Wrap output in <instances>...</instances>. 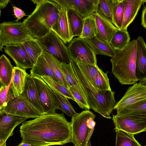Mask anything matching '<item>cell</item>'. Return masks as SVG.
Listing matches in <instances>:
<instances>
[{
    "mask_svg": "<svg viewBox=\"0 0 146 146\" xmlns=\"http://www.w3.org/2000/svg\"><path fill=\"white\" fill-rule=\"evenodd\" d=\"M144 1L146 3V0H144ZM143 9H144L145 12L146 13V5L145 7H144Z\"/></svg>",
    "mask_w": 146,
    "mask_h": 146,
    "instance_id": "46",
    "label": "cell"
},
{
    "mask_svg": "<svg viewBox=\"0 0 146 146\" xmlns=\"http://www.w3.org/2000/svg\"><path fill=\"white\" fill-rule=\"evenodd\" d=\"M123 1L124 10L121 29L127 30L128 27L135 19L144 1L143 0H123Z\"/></svg>",
    "mask_w": 146,
    "mask_h": 146,
    "instance_id": "20",
    "label": "cell"
},
{
    "mask_svg": "<svg viewBox=\"0 0 146 146\" xmlns=\"http://www.w3.org/2000/svg\"><path fill=\"white\" fill-rule=\"evenodd\" d=\"M137 50L135 75L137 80L146 79V44L143 38L139 36L136 40Z\"/></svg>",
    "mask_w": 146,
    "mask_h": 146,
    "instance_id": "19",
    "label": "cell"
},
{
    "mask_svg": "<svg viewBox=\"0 0 146 146\" xmlns=\"http://www.w3.org/2000/svg\"><path fill=\"white\" fill-rule=\"evenodd\" d=\"M145 131H146V130H145Z\"/></svg>",
    "mask_w": 146,
    "mask_h": 146,
    "instance_id": "47",
    "label": "cell"
},
{
    "mask_svg": "<svg viewBox=\"0 0 146 146\" xmlns=\"http://www.w3.org/2000/svg\"><path fill=\"white\" fill-rule=\"evenodd\" d=\"M21 141L32 146L63 145L71 142V122L63 113L45 114L20 127Z\"/></svg>",
    "mask_w": 146,
    "mask_h": 146,
    "instance_id": "1",
    "label": "cell"
},
{
    "mask_svg": "<svg viewBox=\"0 0 146 146\" xmlns=\"http://www.w3.org/2000/svg\"><path fill=\"white\" fill-rule=\"evenodd\" d=\"M95 115L85 110L72 117L71 142L75 146H91L90 139L96 125Z\"/></svg>",
    "mask_w": 146,
    "mask_h": 146,
    "instance_id": "5",
    "label": "cell"
},
{
    "mask_svg": "<svg viewBox=\"0 0 146 146\" xmlns=\"http://www.w3.org/2000/svg\"><path fill=\"white\" fill-rule=\"evenodd\" d=\"M130 39L127 30L118 29L113 34L109 43L114 49H121L127 45Z\"/></svg>",
    "mask_w": 146,
    "mask_h": 146,
    "instance_id": "29",
    "label": "cell"
},
{
    "mask_svg": "<svg viewBox=\"0 0 146 146\" xmlns=\"http://www.w3.org/2000/svg\"><path fill=\"white\" fill-rule=\"evenodd\" d=\"M61 66L66 80L70 87L79 84L71 63L67 64L61 62Z\"/></svg>",
    "mask_w": 146,
    "mask_h": 146,
    "instance_id": "37",
    "label": "cell"
},
{
    "mask_svg": "<svg viewBox=\"0 0 146 146\" xmlns=\"http://www.w3.org/2000/svg\"><path fill=\"white\" fill-rule=\"evenodd\" d=\"M115 146H142L136 140L134 135L116 129Z\"/></svg>",
    "mask_w": 146,
    "mask_h": 146,
    "instance_id": "31",
    "label": "cell"
},
{
    "mask_svg": "<svg viewBox=\"0 0 146 146\" xmlns=\"http://www.w3.org/2000/svg\"><path fill=\"white\" fill-rule=\"evenodd\" d=\"M71 63L77 80L84 91L90 109L104 117L110 119L116 104L115 92L111 90L99 91L92 79L74 60Z\"/></svg>",
    "mask_w": 146,
    "mask_h": 146,
    "instance_id": "2",
    "label": "cell"
},
{
    "mask_svg": "<svg viewBox=\"0 0 146 146\" xmlns=\"http://www.w3.org/2000/svg\"><path fill=\"white\" fill-rule=\"evenodd\" d=\"M137 41H129L121 49H114L110 61L112 72L122 85H131L138 81L136 76L135 68Z\"/></svg>",
    "mask_w": 146,
    "mask_h": 146,
    "instance_id": "4",
    "label": "cell"
},
{
    "mask_svg": "<svg viewBox=\"0 0 146 146\" xmlns=\"http://www.w3.org/2000/svg\"><path fill=\"white\" fill-rule=\"evenodd\" d=\"M13 67L9 59L2 54L0 57V90L9 84L12 79Z\"/></svg>",
    "mask_w": 146,
    "mask_h": 146,
    "instance_id": "23",
    "label": "cell"
},
{
    "mask_svg": "<svg viewBox=\"0 0 146 146\" xmlns=\"http://www.w3.org/2000/svg\"><path fill=\"white\" fill-rule=\"evenodd\" d=\"M23 44L32 64L34 65L43 52L42 47L37 39L34 38L26 40Z\"/></svg>",
    "mask_w": 146,
    "mask_h": 146,
    "instance_id": "28",
    "label": "cell"
},
{
    "mask_svg": "<svg viewBox=\"0 0 146 146\" xmlns=\"http://www.w3.org/2000/svg\"><path fill=\"white\" fill-rule=\"evenodd\" d=\"M108 71L104 72L99 68L95 77V82L99 91L111 90L108 76Z\"/></svg>",
    "mask_w": 146,
    "mask_h": 146,
    "instance_id": "36",
    "label": "cell"
},
{
    "mask_svg": "<svg viewBox=\"0 0 146 146\" xmlns=\"http://www.w3.org/2000/svg\"><path fill=\"white\" fill-rule=\"evenodd\" d=\"M67 9V17L72 37L82 35L84 20L76 12L70 8Z\"/></svg>",
    "mask_w": 146,
    "mask_h": 146,
    "instance_id": "25",
    "label": "cell"
},
{
    "mask_svg": "<svg viewBox=\"0 0 146 146\" xmlns=\"http://www.w3.org/2000/svg\"><path fill=\"white\" fill-rule=\"evenodd\" d=\"M144 146H146V145Z\"/></svg>",
    "mask_w": 146,
    "mask_h": 146,
    "instance_id": "48",
    "label": "cell"
},
{
    "mask_svg": "<svg viewBox=\"0 0 146 146\" xmlns=\"http://www.w3.org/2000/svg\"><path fill=\"white\" fill-rule=\"evenodd\" d=\"M146 99V85L140 81L129 87L122 98L115 104L116 110Z\"/></svg>",
    "mask_w": 146,
    "mask_h": 146,
    "instance_id": "14",
    "label": "cell"
},
{
    "mask_svg": "<svg viewBox=\"0 0 146 146\" xmlns=\"http://www.w3.org/2000/svg\"><path fill=\"white\" fill-rule=\"evenodd\" d=\"M119 115H146V99L117 110Z\"/></svg>",
    "mask_w": 146,
    "mask_h": 146,
    "instance_id": "27",
    "label": "cell"
},
{
    "mask_svg": "<svg viewBox=\"0 0 146 146\" xmlns=\"http://www.w3.org/2000/svg\"><path fill=\"white\" fill-rule=\"evenodd\" d=\"M61 9L58 19L52 27L54 32L64 43L70 42L72 39L69 28L68 17L67 9L60 6Z\"/></svg>",
    "mask_w": 146,
    "mask_h": 146,
    "instance_id": "18",
    "label": "cell"
},
{
    "mask_svg": "<svg viewBox=\"0 0 146 146\" xmlns=\"http://www.w3.org/2000/svg\"><path fill=\"white\" fill-rule=\"evenodd\" d=\"M41 77L53 91L60 94L67 98L75 101L69 89L59 82L55 81L49 76H44Z\"/></svg>",
    "mask_w": 146,
    "mask_h": 146,
    "instance_id": "33",
    "label": "cell"
},
{
    "mask_svg": "<svg viewBox=\"0 0 146 146\" xmlns=\"http://www.w3.org/2000/svg\"><path fill=\"white\" fill-rule=\"evenodd\" d=\"M41 115L45 114L41 106L34 80L30 74H27L23 91L21 95Z\"/></svg>",
    "mask_w": 146,
    "mask_h": 146,
    "instance_id": "17",
    "label": "cell"
},
{
    "mask_svg": "<svg viewBox=\"0 0 146 146\" xmlns=\"http://www.w3.org/2000/svg\"><path fill=\"white\" fill-rule=\"evenodd\" d=\"M33 38L23 22L4 21L0 24V51L4 46L23 44Z\"/></svg>",
    "mask_w": 146,
    "mask_h": 146,
    "instance_id": "6",
    "label": "cell"
},
{
    "mask_svg": "<svg viewBox=\"0 0 146 146\" xmlns=\"http://www.w3.org/2000/svg\"><path fill=\"white\" fill-rule=\"evenodd\" d=\"M142 25L146 29V13L143 9L141 17Z\"/></svg>",
    "mask_w": 146,
    "mask_h": 146,
    "instance_id": "41",
    "label": "cell"
},
{
    "mask_svg": "<svg viewBox=\"0 0 146 146\" xmlns=\"http://www.w3.org/2000/svg\"><path fill=\"white\" fill-rule=\"evenodd\" d=\"M68 48L71 59H78L98 66L96 55L90 46L83 39L74 38L69 42Z\"/></svg>",
    "mask_w": 146,
    "mask_h": 146,
    "instance_id": "9",
    "label": "cell"
},
{
    "mask_svg": "<svg viewBox=\"0 0 146 146\" xmlns=\"http://www.w3.org/2000/svg\"><path fill=\"white\" fill-rule=\"evenodd\" d=\"M93 13L84 19L82 34L79 37L82 39L92 37L96 36V25Z\"/></svg>",
    "mask_w": 146,
    "mask_h": 146,
    "instance_id": "34",
    "label": "cell"
},
{
    "mask_svg": "<svg viewBox=\"0 0 146 146\" xmlns=\"http://www.w3.org/2000/svg\"><path fill=\"white\" fill-rule=\"evenodd\" d=\"M4 49L5 52L14 61L16 67L25 70L33 67L23 43L6 46Z\"/></svg>",
    "mask_w": 146,
    "mask_h": 146,
    "instance_id": "16",
    "label": "cell"
},
{
    "mask_svg": "<svg viewBox=\"0 0 146 146\" xmlns=\"http://www.w3.org/2000/svg\"><path fill=\"white\" fill-rule=\"evenodd\" d=\"M53 92L59 104V109L71 117L77 113L67 98L57 92L54 91Z\"/></svg>",
    "mask_w": 146,
    "mask_h": 146,
    "instance_id": "35",
    "label": "cell"
},
{
    "mask_svg": "<svg viewBox=\"0 0 146 146\" xmlns=\"http://www.w3.org/2000/svg\"><path fill=\"white\" fill-rule=\"evenodd\" d=\"M98 11L108 19L111 20L112 10L111 0H99Z\"/></svg>",
    "mask_w": 146,
    "mask_h": 146,
    "instance_id": "38",
    "label": "cell"
},
{
    "mask_svg": "<svg viewBox=\"0 0 146 146\" xmlns=\"http://www.w3.org/2000/svg\"><path fill=\"white\" fill-rule=\"evenodd\" d=\"M60 6L70 8L84 19L97 11L99 0H53Z\"/></svg>",
    "mask_w": 146,
    "mask_h": 146,
    "instance_id": "13",
    "label": "cell"
},
{
    "mask_svg": "<svg viewBox=\"0 0 146 146\" xmlns=\"http://www.w3.org/2000/svg\"><path fill=\"white\" fill-rule=\"evenodd\" d=\"M10 1L9 0H0V9H3L5 7Z\"/></svg>",
    "mask_w": 146,
    "mask_h": 146,
    "instance_id": "42",
    "label": "cell"
},
{
    "mask_svg": "<svg viewBox=\"0 0 146 146\" xmlns=\"http://www.w3.org/2000/svg\"><path fill=\"white\" fill-rule=\"evenodd\" d=\"M13 8L14 15L17 19V20L21 19L25 15V13L20 9L15 6L13 7Z\"/></svg>",
    "mask_w": 146,
    "mask_h": 146,
    "instance_id": "40",
    "label": "cell"
},
{
    "mask_svg": "<svg viewBox=\"0 0 146 146\" xmlns=\"http://www.w3.org/2000/svg\"><path fill=\"white\" fill-rule=\"evenodd\" d=\"M112 120L118 129L135 135L145 131L146 115H113Z\"/></svg>",
    "mask_w": 146,
    "mask_h": 146,
    "instance_id": "8",
    "label": "cell"
},
{
    "mask_svg": "<svg viewBox=\"0 0 146 146\" xmlns=\"http://www.w3.org/2000/svg\"><path fill=\"white\" fill-rule=\"evenodd\" d=\"M69 89L75 101L80 108L85 110L90 109L86 95L79 84L76 86H71Z\"/></svg>",
    "mask_w": 146,
    "mask_h": 146,
    "instance_id": "32",
    "label": "cell"
},
{
    "mask_svg": "<svg viewBox=\"0 0 146 146\" xmlns=\"http://www.w3.org/2000/svg\"><path fill=\"white\" fill-rule=\"evenodd\" d=\"M27 74L25 70L14 66L12 82L9 89L13 92L15 98L20 96L23 93Z\"/></svg>",
    "mask_w": 146,
    "mask_h": 146,
    "instance_id": "22",
    "label": "cell"
},
{
    "mask_svg": "<svg viewBox=\"0 0 146 146\" xmlns=\"http://www.w3.org/2000/svg\"><path fill=\"white\" fill-rule=\"evenodd\" d=\"M93 14L96 27V36L102 41L109 43L113 34L118 29L113 25L110 19L106 18L98 10Z\"/></svg>",
    "mask_w": 146,
    "mask_h": 146,
    "instance_id": "15",
    "label": "cell"
},
{
    "mask_svg": "<svg viewBox=\"0 0 146 146\" xmlns=\"http://www.w3.org/2000/svg\"><path fill=\"white\" fill-rule=\"evenodd\" d=\"M37 39L43 51L51 54L61 63L67 64L71 63V58L68 47L54 32L51 31Z\"/></svg>",
    "mask_w": 146,
    "mask_h": 146,
    "instance_id": "7",
    "label": "cell"
},
{
    "mask_svg": "<svg viewBox=\"0 0 146 146\" xmlns=\"http://www.w3.org/2000/svg\"><path fill=\"white\" fill-rule=\"evenodd\" d=\"M6 113L29 118H35L41 115L23 97L20 96L10 102L1 110Z\"/></svg>",
    "mask_w": 146,
    "mask_h": 146,
    "instance_id": "12",
    "label": "cell"
},
{
    "mask_svg": "<svg viewBox=\"0 0 146 146\" xmlns=\"http://www.w3.org/2000/svg\"><path fill=\"white\" fill-rule=\"evenodd\" d=\"M44 0H32L31 1L37 5L42 2Z\"/></svg>",
    "mask_w": 146,
    "mask_h": 146,
    "instance_id": "43",
    "label": "cell"
},
{
    "mask_svg": "<svg viewBox=\"0 0 146 146\" xmlns=\"http://www.w3.org/2000/svg\"><path fill=\"white\" fill-rule=\"evenodd\" d=\"M140 81L143 84L146 85V79L144 80Z\"/></svg>",
    "mask_w": 146,
    "mask_h": 146,
    "instance_id": "45",
    "label": "cell"
},
{
    "mask_svg": "<svg viewBox=\"0 0 146 146\" xmlns=\"http://www.w3.org/2000/svg\"><path fill=\"white\" fill-rule=\"evenodd\" d=\"M111 21L117 28L121 29L124 10V6L123 0H111Z\"/></svg>",
    "mask_w": 146,
    "mask_h": 146,
    "instance_id": "30",
    "label": "cell"
},
{
    "mask_svg": "<svg viewBox=\"0 0 146 146\" xmlns=\"http://www.w3.org/2000/svg\"><path fill=\"white\" fill-rule=\"evenodd\" d=\"M61 7L53 0H44L36 5L23 22L30 35L37 39L50 33L59 16Z\"/></svg>",
    "mask_w": 146,
    "mask_h": 146,
    "instance_id": "3",
    "label": "cell"
},
{
    "mask_svg": "<svg viewBox=\"0 0 146 146\" xmlns=\"http://www.w3.org/2000/svg\"><path fill=\"white\" fill-rule=\"evenodd\" d=\"M12 82V78L9 85L5 88L0 90V110L7 105L6 102L8 93Z\"/></svg>",
    "mask_w": 146,
    "mask_h": 146,
    "instance_id": "39",
    "label": "cell"
},
{
    "mask_svg": "<svg viewBox=\"0 0 146 146\" xmlns=\"http://www.w3.org/2000/svg\"><path fill=\"white\" fill-rule=\"evenodd\" d=\"M28 118L0 111V142L6 144L8 139L13 135L15 128Z\"/></svg>",
    "mask_w": 146,
    "mask_h": 146,
    "instance_id": "11",
    "label": "cell"
},
{
    "mask_svg": "<svg viewBox=\"0 0 146 146\" xmlns=\"http://www.w3.org/2000/svg\"><path fill=\"white\" fill-rule=\"evenodd\" d=\"M42 54L54 71L59 83L69 89L70 86L66 80L62 69L61 62L48 52L43 51Z\"/></svg>",
    "mask_w": 146,
    "mask_h": 146,
    "instance_id": "26",
    "label": "cell"
},
{
    "mask_svg": "<svg viewBox=\"0 0 146 146\" xmlns=\"http://www.w3.org/2000/svg\"><path fill=\"white\" fill-rule=\"evenodd\" d=\"M32 76L41 77L46 76L51 77L58 82V81L53 70L42 54L38 57L35 64L30 70Z\"/></svg>",
    "mask_w": 146,
    "mask_h": 146,
    "instance_id": "21",
    "label": "cell"
},
{
    "mask_svg": "<svg viewBox=\"0 0 146 146\" xmlns=\"http://www.w3.org/2000/svg\"><path fill=\"white\" fill-rule=\"evenodd\" d=\"M92 48L95 54L105 55L112 57L114 54V49L109 43L104 42L96 36L83 39Z\"/></svg>",
    "mask_w": 146,
    "mask_h": 146,
    "instance_id": "24",
    "label": "cell"
},
{
    "mask_svg": "<svg viewBox=\"0 0 146 146\" xmlns=\"http://www.w3.org/2000/svg\"><path fill=\"white\" fill-rule=\"evenodd\" d=\"M35 82L40 101L45 114L55 113L59 105L53 91L40 77L32 76Z\"/></svg>",
    "mask_w": 146,
    "mask_h": 146,
    "instance_id": "10",
    "label": "cell"
},
{
    "mask_svg": "<svg viewBox=\"0 0 146 146\" xmlns=\"http://www.w3.org/2000/svg\"><path fill=\"white\" fill-rule=\"evenodd\" d=\"M18 146H32V145L28 143L23 142L22 141L19 144Z\"/></svg>",
    "mask_w": 146,
    "mask_h": 146,
    "instance_id": "44",
    "label": "cell"
}]
</instances>
